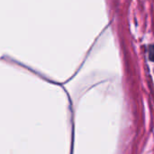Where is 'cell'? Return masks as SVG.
<instances>
[{
	"label": "cell",
	"instance_id": "cell-1",
	"mask_svg": "<svg viewBox=\"0 0 154 154\" xmlns=\"http://www.w3.org/2000/svg\"><path fill=\"white\" fill-rule=\"evenodd\" d=\"M149 56H150V59H151L152 62H154V46H151V47H150Z\"/></svg>",
	"mask_w": 154,
	"mask_h": 154
}]
</instances>
